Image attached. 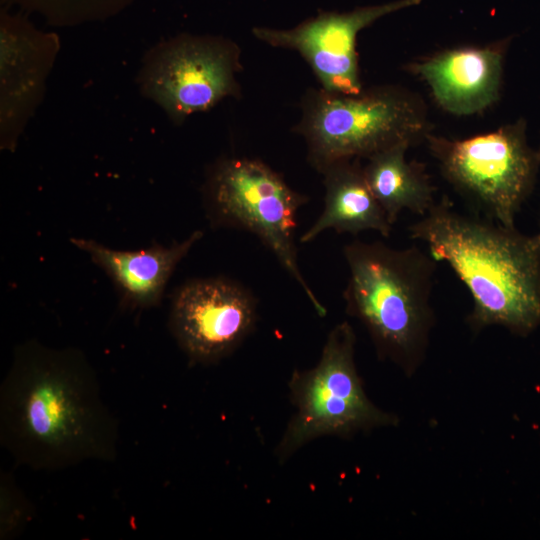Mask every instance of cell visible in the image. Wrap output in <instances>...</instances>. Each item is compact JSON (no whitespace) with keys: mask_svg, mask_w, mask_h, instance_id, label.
I'll return each mask as SVG.
<instances>
[{"mask_svg":"<svg viewBox=\"0 0 540 540\" xmlns=\"http://www.w3.org/2000/svg\"><path fill=\"white\" fill-rule=\"evenodd\" d=\"M118 435L81 351L35 341L18 346L0 388V441L19 464L57 470L113 461Z\"/></svg>","mask_w":540,"mask_h":540,"instance_id":"cell-1","label":"cell"},{"mask_svg":"<svg viewBox=\"0 0 540 540\" xmlns=\"http://www.w3.org/2000/svg\"><path fill=\"white\" fill-rule=\"evenodd\" d=\"M408 230L468 289L473 329L499 325L527 336L540 326V247L535 236L461 214L446 198Z\"/></svg>","mask_w":540,"mask_h":540,"instance_id":"cell-2","label":"cell"},{"mask_svg":"<svg viewBox=\"0 0 540 540\" xmlns=\"http://www.w3.org/2000/svg\"><path fill=\"white\" fill-rule=\"evenodd\" d=\"M343 254L349 270L346 312L363 324L380 357L412 372L434 324L437 261L418 247L398 249L379 241L355 240Z\"/></svg>","mask_w":540,"mask_h":540,"instance_id":"cell-3","label":"cell"},{"mask_svg":"<svg viewBox=\"0 0 540 540\" xmlns=\"http://www.w3.org/2000/svg\"><path fill=\"white\" fill-rule=\"evenodd\" d=\"M295 131L305 140L311 166L369 158L399 143L411 146L432 132L426 103L399 85H379L357 94L311 88L301 101Z\"/></svg>","mask_w":540,"mask_h":540,"instance_id":"cell-4","label":"cell"},{"mask_svg":"<svg viewBox=\"0 0 540 540\" xmlns=\"http://www.w3.org/2000/svg\"><path fill=\"white\" fill-rule=\"evenodd\" d=\"M355 342L352 326L339 323L328 334L316 366L293 372L289 390L295 412L276 447L280 463L316 438L350 437L398 422L367 397L355 366Z\"/></svg>","mask_w":540,"mask_h":540,"instance_id":"cell-5","label":"cell"},{"mask_svg":"<svg viewBox=\"0 0 540 540\" xmlns=\"http://www.w3.org/2000/svg\"><path fill=\"white\" fill-rule=\"evenodd\" d=\"M203 192L210 224L257 236L301 287L317 314L325 316L326 308L301 273L295 245L297 213L308 197L293 190L262 161L245 157L217 161Z\"/></svg>","mask_w":540,"mask_h":540,"instance_id":"cell-6","label":"cell"},{"mask_svg":"<svg viewBox=\"0 0 540 540\" xmlns=\"http://www.w3.org/2000/svg\"><path fill=\"white\" fill-rule=\"evenodd\" d=\"M526 128L521 118L463 139L430 132L425 141L454 190L486 218L515 227L540 166L539 152L529 145Z\"/></svg>","mask_w":540,"mask_h":540,"instance_id":"cell-7","label":"cell"},{"mask_svg":"<svg viewBox=\"0 0 540 540\" xmlns=\"http://www.w3.org/2000/svg\"><path fill=\"white\" fill-rule=\"evenodd\" d=\"M240 57L239 46L228 38L180 34L146 53L137 76L139 90L180 125L224 98L239 96Z\"/></svg>","mask_w":540,"mask_h":540,"instance_id":"cell-8","label":"cell"},{"mask_svg":"<svg viewBox=\"0 0 540 540\" xmlns=\"http://www.w3.org/2000/svg\"><path fill=\"white\" fill-rule=\"evenodd\" d=\"M256 321L254 295L228 278L187 281L171 302L172 333L195 363L214 364L229 356L252 333Z\"/></svg>","mask_w":540,"mask_h":540,"instance_id":"cell-9","label":"cell"},{"mask_svg":"<svg viewBox=\"0 0 540 540\" xmlns=\"http://www.w3.org/2000/svg\"><path fill=\"white\" fill-rule=\"evenodd\" d=\"M421 2L394 0L346 12L323 11L289 29L254 27L252 33L270 46L297 51L311 67L320 88L357 94L364 89L356 50L359 32L388 14Z\"/></svg>","mask_w":540,"mask_h":540,"instance_id":"cell-10","label":"cell"},{"mask_svg":"<svg viewBox=\"0 0 540 540\" xmlns=\"http://www.w3.org/2000/svg\"><path fill=\"white\" fill-rule=\"evenodd\" d=\"M60 49L56 33L36 28L19 13H0V143L14 151L43 100Z\"/></svg>","mask_w":540,"mask_h":540,"instance_id":"cell-11","label":"cell"},{"mask_svg":"<svg viewBox=\"0 0 540 540\" xmlns=\"http://www.w3.org/2000/svg\"><path fill=\"white\" fill-rule=\"evenodd\" d=\"M508 46L501 40L461 46L408 63L405 69L423 80L437 105L455 116L478 114L499 97Z\"/></svg>","mask_w":540,"mask_h":540,"instance_id":"cell-12","label":"cell"},{"mask_svg":"<svg viewBox=\"0 0 540 540\" xmlns=\"http://www.w3.org/2000/svg\"><path fill=\"white\" fill-rule=\"evenodd\" d=\"M202 236L203 232L194 231L170 246L155 243L132 251L111 249L91 239L71 238L70 242L105 271L124 305L143 309L160 304L176 266Z\"/></svg>","mask_w":540,"mask_h":540,"instance_id":"cell-13","label":"cell"},{"mask_svg":"<svg viewBox=\"0 0 540 540\" xmlns=\"http://www.w3.org/2000/svg\"><path fill=\"white\" fill-rule=\"evenodd\" d=\"M320 173L324 177V208L300 242L309 243L328 229L354 235L369 230L390 235L393 225L373 195L360 159L335 161Z\"/></svg>","mask_w":540,"mask_h":540,"instance_id":"cell-14","label":"cell"},{"mask_svg":"<svg viewBox=\"0 0 540 540\" xmlns=\"http://www.w3.org/2000/svg\"><path fill=\"white\" fill-rule=\"evenodd\" d=\"M411 145L399 143L369 158L363 166L366 181L390 224L408 210L424 216L435 204V187L422 163L406 160Z\"/></svg>","mask_w":540,"mask_h":540,"instance_id":"cell-15","label":"cell"},{"mask_svg":"<svg viewBox=\"0 0 540 540\" xmlns=\"http://www.w3.org/2000/svg\"><path fill=\"white\" fill-rule=\"evenodd\" d=\"M4 6H16L41 15L49 24L71 26L102 20L117 14L135 0H3Z\"/></svg>","mask_w":540,"mask_h":540,"instance_id":"cell-16","label":"cell"},{"mask_svg":"<svg viewBox=\"0 0 540 540\" xmlns=\"http://www.w3.org/2000/svg\"><path fill=\"white\" fill-rule=\"evenodd\" d=\"M0 504V539H12L31 520L33 506L7 472H1Z\"/></svg>","mask_w":540,"mask_h":540,"instance_id":"cell-17","label":"cell"},{"mask_svg":"<svg viewBox=\"0 0 540 540\" xmlns=\"http://www.w3.org/2000/svg\"><path fill=\"white\" fill-rule=\"evenodd\" d=\"M537 241H538V244H539V247H540V231L535 235Z\"/></svg>","mask_w":540,"mask_h":540,"instance_id":"cell-18","label":"cell"},{"mask_svg":"<svg viewBox=\"0 0 540 540\" xmlns=\"http://www.w3.org/2000/svg\"><path fill=\"white\" fill-rule=\"evenodd\" d=\"M538 152H539V156H540V149H539V151H538Z\"/></svg>","mask_w":540,"mask_h":540,"instance_id":"cell-19","label":"cell"}]
</instances>
